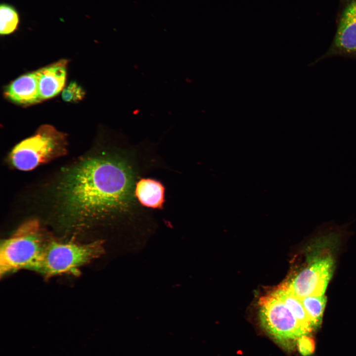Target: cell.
I'll list each match as a JSON object with an SVG mask.
<instances>
[{
	"label": "cell",
	"instance_id": "6da1fadb",
	"mask_svg": "<svg viewBox=\"0 0 356 356\" xmlns=\"http://www.w3.org/2000/svg\"><path fill=\"white\" fill-rule=\"evenodd\" d=\"M131 170L119 159L104 155L84 159L67 170L56 190L63 226L79 230L126 210L133 197Z\"/></svg>",
	"mask_w": 356,
	"mask_h": 356
},
{
	"label": "cell",
	"instance_id": "7a4b0ae2",
	"mask_svg": "<svg viewBox=\"0 0 356 356\" xmlns=\"http://www.w3.org/2000/svg\"><path fill=\"white\" fill-rule=\"evenodd\" d=\"M47 240L38 220L23 222L1 242L0 277L21 269L34 271Z\"/></svg>",
	"mask_w": 356,
	"mask_h": 356
},
{
	"label": "cell",
	"instance_id": "3957f363",
	"mask_svg": "<svg viewBox=\"0 0 356 356\" xmlns=\"http://www.w3.org/2000/svg\"><path fill=\"white\" fill-rule=\"evenodd\" d=\"M102 252L99 241L80 243L48 240L34 271L47 278L64 274L76 275L83 266Z\"/></svg>",
	"mask_w": 356,
	"mask_h": 356
},
{
	"label": "cell",
	"instance_id": "277c9868",
	"mask_svg": "<svg viewBox=\"0 0 356 356\" xmlns=\"http://www.w3.org/2000/svg\"><path fill=\"white\" fill-rule=\"evenodd\" d=\"M67 145L65 134L50 125H44L33 135L16 144L9 159L17 169L30 171L65 154Z\"/></svg>",
	"mask_w": 356,
	"mask_h": 356
},
{
	"label": "cell",
	"instance_id": "5b68a950",
	"mask_svg": "<svg viewBox=\"0 0 356 356\" xmlns=\"http://www.w3.org/2000/svg\"><path fill=\"white\" fill-rule=\"evenodd\" d=\"M259 306L262 326L284 347L290 348L293 342L309 333L272 292L261 297Z\"/></svg>",
	"mask_w": 356,
	"mask_h": 356
},
{
	"label": "cell",
	"instance_id": "8992f818",
	"mask_svg": "<svg viewBox=\"0 0 356 356\" xmlns=\"http://www.w3.org/2000/svg\"><path fill=\"white\" fill-rule=\"evenodd\" d=\"M336 29L328 49L312 65L333 56L356 60V0H340Z\"/></svg>",
	"mask_w": 356,
	"mask_h": 356
},
{
	"label": "cell",
	"instance_id": "52a82bcc",
	"mask_svg": "<svg viewBox=\"0 0 356 356\" xmlns=\"http://www.w3.org/2000/svg\"><path fill=\"white\" fill-rule=\"evenodd\" d=\"M334 268V262L331 256L318 258L286 284L300 299L309 296L323 295Z\"/></svg>",
	"mask_w": 356,
	"mask_h": 356
},
{
	"label": "cell",
	"instance_id": "ba28073f",
	"mask_svg": "<svg viewBox=\"0 0 356 356\" xmlns=\"http://www.w3.org/2000/svg\"><path fill=\"white\" fill-rule=\"evenodd\" d=\"M4 95L13 103L24 106L42 101L37 70L22 75L11 82L5 88Z\"/></svg>",
	"mask_w": 356,
	"mask_h": 356
},
{
	"label": "cell",
	"instance_id": "9c48e42d",
	"mask_svg": "<svg viewBox=\"0 0 356 356\" xmlns=\"http://www.w3.org/2000/svg\"><path fill=\"white\" fill-rule=\"evenodd\" d=\"M66 59H61L37 70L42 101L52 98L64 88L67 76Z\"/></svg>",
	"mask_w": 356,
	"mask_h": 356
},
{
	"label": "cell",
	"instance_id": "30bf717a",
	"mask_svg": "<svg viewBox=\"0 0 356 356\" xmlns=\"http://www.w3.org/2000/svg\"><path fill=\"white\" fill-rule=\"evenodd\" d=\"M134 193L142 205L153 209L162 208L165 187L161 182L152 178H141L135 184Z\"/></svg>",
	"mask_w": 356,
	"mask_h": 356
},
{
	"label": "cell",
	"instance_id": "8fae6325",
	"mask_svg": "<svg viewBox=\"0 0 356 356\" xmlns=\"http://www.w3.org/2000/svg\"><path fill=\"white\" fill-rule=\"evenodd\" d=\"M272 293L286 305L300 323L310 332L313 328L301 300L289 289L286 283L278 286Z\"/></svg>",
	"mask_w": 356,
	"mask_h": 356
},
{
	"label": "cell",
	"instance_id": "7c38bea8",
	"mask_svg": "<svg viewBox=\"0 0 356 356\" xmlns=\"http://www.w3.org/2000/svg\"><path fill=\"white\" fill-rule=\"evenodd\" d=\"M301 300L313 328L317 327L322 320L326 302V297L323 295L309 296Z\"/></svg>",
	"mask_w": 356,
	"mask_h": 356
},
{
	"label": "cell",
	"instance_id": "4fadbf2b",
	"mask_svg": "<svg viewBox=\"0 0 356 356\" xmlns=\"http://www.w3.org/2000/svg\"><path fill=\"white\" fill-rule=\"evenodd\" d=\"M17 12L12 6L2 4L0 7V33L1 35L9 34L14 32L18 24Z\"/></svg>",
	"mask_w": 356,
	"mask_h": 356
},
{
	"label": "cell",
	"instance_id": "5bb4252c",
	"mask_svg": "<svg viewBox=\"0 0 356 356\" xmlns=\"http://www.w3.org/2000/svg\"><path fill=\"white\" fill-rule=\"evenodd\" d=\"M85 95V92L76 82H71L62 91V98L68 102H76L82 100Z\"/></svg>",
	"mask_w": 356,
	"mask_h": 356
},
{
	"label": "cell",
	"instance_id": "9a60e30c",
	"mask_svg": "<svg viewBox=\"0 0 356 356\" xmlns=\"http://www.w3.org/2000/svg\"><path fill=\"white\" fill-rule=\"evenodd\" d=\"M307 335H302L297 341L299 351L304 356L311 355L315 350V342L313 339Z\"/></svg>",
	"mask_w": 356,
	"mask_h": 356
}]
</instances>
